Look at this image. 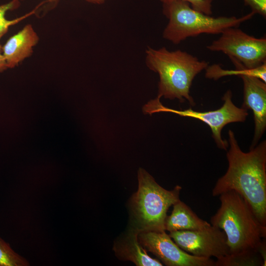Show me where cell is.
I'll return each mask as SVG.
<instances>
[{
    "label": "cell",
    "instance_id": "cell-4",
    "mask_svg": "<svg viewBox=\"0 0 266 266\" xmlns=\"http://www.w3.org/2000/svg\"><path fill=\"white\" fill-rule=\"evenodd\" d=\"M163 12L168 20L163 36L174 44L201 34H221L227 28L238 27L254 15L251 12L240 17H215L197 11L189 2L180 0L163 3Z\"/></svg>",
    "mask_w": 266,
    "mask_h": 266
},
{
    "label": "cell",
    "instance_id": "cell-3",
    "mask_svg": "<svg viewBox=\"0 0 266 266\" xmlns=\"http://www.w3.org/2000/svg\"><path fill=\"white\" fill-rule=\"evenodd\" d=\"M220 206L211 217V225L225 233L230 254L258 250L266 236V226L261 224L248 202L238 193L221 194Z\"/></svg>",
    "mask_w": 266,
    "mask_h": 266
},
{
    "label": "cell",
    "instance_id": "cell-11",
    "mask_svg": "<svg viewBox=\"0 0 266 266\" xmlns=\"http://www.w3.org/2000/svg\"><path fill=\"white\" fill-rule=\"evenodd\" d=\"M38 40L37 34L30 24L10 37L2 47L8 68L15 67L29 57Z\"/></svg>",
    "mask_w": 266,
    "mask_h": 266
},
{
    "label": "cell",
    "instance_id": "cell-9",
    "mask_svg": "<svg viewBox=\"0 0 266 266\" xmlns=\"http://www.w3.org/2000/svg\"><path fill=\"white\" fill-rule=\"evenodd\" d=\"M138 239L148 251L167 266H215L211 258L197 257L181 249L166 231H139Z\"/></svg>",
    "mask_w": 266,
    "mask_h": 266
},
{
    "label": "cell",
    "instance_id": "cell-13",
    "mask_svg": "<svg viewBox=\"0 0 266 266\" xmlns=\"http://www.w3.org/2000/svg\"><path fill=\"white\" fill-rule=\"evenodd\" d=\"M170 215L167 216L165 224V231L169 233L177 231H194L211 226L200 218L185 203L178 200L173 205Z\"/></svg>",
    "mask_w": 266,
    "mask_h": 266
},
{
    "label": "cell",
    "instance_id": "cell-21",
    "mask_svg": "<svg viewBox=\"0 0 266 266\" xmlns=\"http://www.w3.org/2000/svg\"><path fill=\"white\" fill-rule=\"evenodd\" d=\"M7 68L6 62L2 53V47L0 45V72Z\"/></svg>",
    "mask_w": 266,
    "mask_h": 266
},
{
    "label": "cell",
    "instance_id": "cell-8",
    "mask_svg": "<svg viewBox=\"0 0 266 266\" xmlns=\"http://www.w3.org/2000/svg\"><path fill=\"white\" fill-rule=\"evenodd\" d=\"M169 235L181 249L197 257L218 259L230 254L225 233L211 225L198 230L170 232Z\"/></svg>",
    "mask_w": 266,
    "mask_h": 266
},
{
    "label": "cell",
    "instance_id": "cell-7",
    "mask_svg": "<svg viewBox=\"0 0 266 266\" xmlns=\"http://www.w3.org/2000/svg\"><path fill=\"white\" fill-rule=\"evenodd\" d=\"M206 47L211 51L222 52L247 68L266 63V38L250 35L238 27L225 29Z\"/></svg>",
    "mask_w": 266,
    "mask_h": 266
},
{
    "label": "cell",
    "instance_id": "cell-20",
    "mask_svg": "<svg viewBox=\"0 0 266 266\" xmlns=\"http://www.w3.org/2000/svg\"><path fill=\"white\" fill-rule=\"evenodd\" d=\"M258 251L262 257L263 262L264 266H266V239L264 238L259 245L258 247Z\"/></svg>",
    "mask_w": 266,
    "mask_h": 266
},
{
    "label": "cell",
    "instance_id": "cell-15",
    "mask_svg": "<svg viewBox=\"0 0 266 266\" xmlns=\"http://www.w3.org/2000/svg\"><path fill=\"white\" fill-rule=\"evenodd\" d=\"M264 266L263 259L258 250H248L229 254L218 259L215 266Z\"/></svg>",
    "mask_w": 266,
    "mask_h": 266
},
{
    "label": "cell",
    "instance_id": "cell-1",
    "mask_svg": "<svg viewBox=\"0 0 266 266\" xmlns=\"http://www.w3.org/2000/svg\"><path fill=\"white\" fill-rule=\"evenodd\" d=\"M228 135V168L218 179L212 195L236 192L248 202L261 224L266 226V141L244 152L232 130Z\"/></svg>",
    "mask_w": 266,
    "mask_h": 266
},
{
    "label": "cell",
    "instance_id": "cell-17",
    "mask_svg": "<svg viewBox=\"0 0 266 266\" xmlns=\"http://www.w3.org/2000/svg\"><path fill=\"white\" fill-rule=\"evenodd\" d=\"M18 1V0H12L8 3L0 5V39L7 32L10 26L22 19L23 17L13 20H8L5 17L6 12L14 8L16 6Z\"/></svg>",
    "mask_w": 266,
    "mask_h": 266
},
{
    "label": "cell",
    "instance_id": "cell-12",
    "mask_svg": "<svg viewBox=\"0 0 266 266\" xmlns=\"http://www.w3.org/2000/svg\"><path fill=\"white\" fill-rule=\"evenodd\" d=\"M139 231L135 228L130 229L125 236L117 241L114 251L122 260L130 261L137 266H161L162 263L150 257L138 239Z\"/></svg>",
    "mask_w": 266,
    "mask_h": 266
},
{
    "label": "cell",
    "instance_id": "cell-10",
    "mask_svg": "<svg viewBox=\"0 0 266 266\" xmlns=\"http://www.w3.org/2000/svg\"><path fill=\"white\" fill-rule=\"evenodd\" d=\"M243 83L242 107L251 109L254 114L255 133L251 148L254 147L266 128V84L261 79L249 75H241ZM250 148V149H251Z\"/></svg>",
    "mask_w": 266,
    "mask_h": 266
},
{
    "label": "cell",
    "instance_id": "cell-16",
    "mask_svg": "<svg viewBox=\"0 0 266 266\" xmlns=\"http://www.w3.org/2000/svg\"><path fill=\"white\" fill-rule=\"evenodd\" d=\"M28 263L15 253L10 245L0 237V266H25Z\"/></svg>",
    "mask_w": 266,
    "mask_h": 266
},
{
    "label": "cell",
    "instance_id": "cell-2",
    "mask_svg": "<svg viewBox=\"0 0 266 266\" xmlns=\"http://www.w3.org/2000/svg\"><path fill=\"white\" fill-rule=\"evenodd\" d=\"M145 52L147 67L159 75L157 97L177 99L180 102L187 100L194 106L190 88L195 77L206 69L208 63L181 50L170 51L166 47H148Z\"/></svg>",
    "mask_w": 266,
    "mask_h": 266
},
{
    "label": "cell",
    "instance_id": "cell-14",
    "mask_svg": "<svg viewBox=\"0 0 266 266\" xmlns=\"http://www.w3.org/2000/svg\"><path fill=\"white\" fill-rule=\"evenodd\" d=\"M235 69L234 70L224 69L219 65L214 64L208 66L206 68L205 76L209 79H218L227 75H249L258 78L266 83V63L253 68H247L237 61L230 59Z\"/></svg>",
    "mask_w": 266,
    "mask_h": 266
},
{
    "label": "cell",
    "instance_id": "cell-18",
    "mask_svg": "<svg viewBox=\"0 0 266 266\" xmlns=\"http://www.w3.org/2000/svg\"><path fill=\"white\" fill-rule=\"evenodd\" d=\"M162 3L175 0H159ZM189 2L191 7L199 11L210 15L212 12V1L213 0H180Z\"/></svg>",
    "mask_w": 266,
    "mask_h": 266
},
{
    "label": "cell",
    "instance_id": "cell-22",
    "mask_svg": "<svg viewBox=\"0 0 266 266\" xmlns=\"http://www.w3.org/2000/svg\"><path fill=\"white\" fill-rule=\"evenodd\" d=\"M88 2L94 3H97V4H101L104 2V0H85Z\"/></svg>",
    "mask_w": 266,
    "mask_h": 266
},
{
    "label": "cell",
    "instance_id": "cell-6",
    "mask_svg": "<svg viewBox=\"0 0 266 266\" xmlns=\"http://www.w3.org/2000/svg\"><path fill=\"white\" fill-rule=\"evenodd\" d=\"M224 103L221 107L215 110L205 112L195 111L189 108L185 110H176L167 107L163 105L160 98L150 100L142 108L145 114L165 112H170L180 116L199 119L207 124L210 128L212 137L217 146L221 149L227 150L228 142L222 138L221 132L227 124L233 122H244L248 116L247 109L239 108L232 101V93L228 90L222 98Z\"/></svg>",
    "mask_w": 266,
    "mask_h": 266
},
{
    "label": "cell",
    "instance_id": "cell-5",
    "mask_svg": "<svg viewBox=\"0 0 266 266\" xmlns=\"http://www.w3.org/2000/svg\"><path fill=\"white\" fill-rule=\"evenodd\" d=\"M138 190L131 200L135 229L138 231H166L165 224L169 208L180 200L181 187L167 190L158 184L145 169L137 172Z\"/></svg>",
    "mask_w": 266,
    "mask_h": 266
},
{
    "label": "cell",
    "instance_id": "cell-19",
    "mask_svg": "<svg viewBox=\"0 0 266 266\" xmlns=\"http://www.w3.org/2000/svg\"><path fill=\"white\" fill-rule=\"evenodd\" d=\"M245 5L250 7L251 12L266 18V0H243Z\"/></svg>",
    "mask_w": 266,
    "mask_h": 266
}]
</instances>
